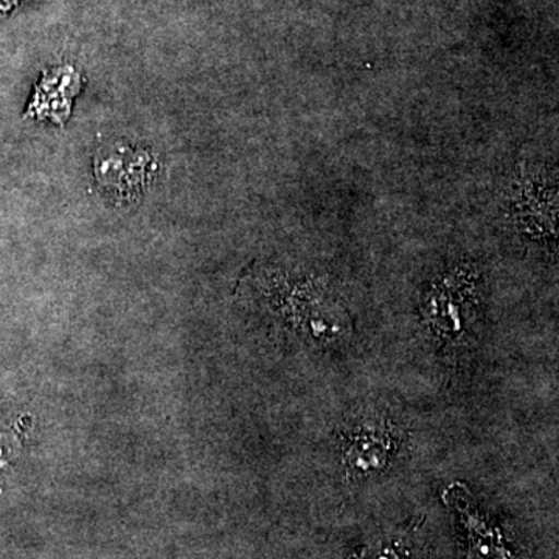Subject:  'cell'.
<instances>
[{"label": "cell", "instance_id": "6da1fadb", "mask_svg": "<svg viewBox=\"0 0 559 559\" xmlns=\"http://www.w3.org/2000/svg\"><path fill=\"white\" fill-rule=\"evenodd\" d=\"M393 439L380 429H360L349 437L345 463L358 474H370L381 469L392 452Z\"/></svg>", "mask_w": 559, "mask_h": 559}]
</instances>
